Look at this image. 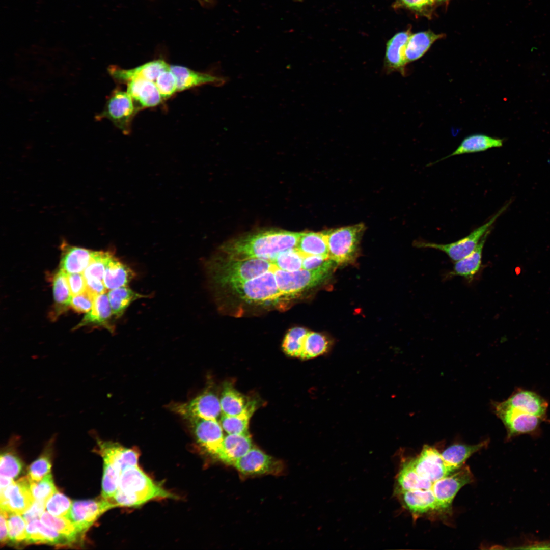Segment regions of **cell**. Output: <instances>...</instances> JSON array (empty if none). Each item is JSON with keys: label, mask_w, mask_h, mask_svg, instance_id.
Segmentation results:
<instances>
[{"label": "cell", "mask_w": 550, "mask_h": 550, "mask_svg": "<svg viewBox=\"0 0 550 550\" xmlns=\"http://www.w3.org/2000/svg\"><path fill=\"white\" fill-rule=\"evenodd\" d=\"M301 233L270 229L248 233L225 242L221 247L225 257L242 260H270L279 254L296 248Z\"/></svg>", "instance_id": "1"}, {"label": "cell", "mask_w": 550, "mask_h": 550, "mask_svg": "<svg viewBox=\"0 0 550 550\" xmlns=\"http://www.w3.org/2000/svg\"><path fill=\"white\" fill-rule=\"evenodd\" d=\"M508 205L503 207L487 222L474 230L466 236L456 241L447 244H439L420 239L414 241L413 245L417 248L438 250L445 253L451 260L457 261L475 250L484 235L491 230L492 226L506 209Z\"/></svg>", "instance_id": "5"}, {"label": "cell", "mask_w": 550, "mask_h": 550, "mask_svg": "<svg viewBox=\"0 0 550 550\" xmlns=\"http://www.w3.org/2000/svg\"><path fill=\"white\" fill-rule=\"evenodd\" d=\"M86 290L94 297L106 293L107 290L103 281L95 278L85 279Z\"/></svg>", "instance_id": "52"}, {"label": "cell", "mask_w": 550, "mask_h": 550, "mask_svg": "<svg viewBox=\"0 0 550 550\" xmlns=\"http://www.w3.org/2000/svg\"><path fill=\"white\" fill-rule=\"evenodd\" d=\"M406 460L419 477L433 485L436 481L458 470L448 464L435 448L427 445L423 446L416 457Z\"/></svg>", "instance_id": "10"}, {"label": "cell", "mask_w": 550, "mask_h": 550, "mask_svg": "<svg viewBox=\"0 0 550 550\" xmlns=\"http://www.w3.org/2000/svg\"><path fill=\"white\" fill-rule=\"evenodd\" d=\"M490 231L484 235L472 252L456 261L452 271L450 273L451 276H460L470 282L473 280L480 269L483 246Z\"/></svg>", "instance_id": "26"}, {"label": "cell", "mask_w": 550, "mask_h": 550, "mask_svg": "<svg viewBox=\"0 0 550 550\" xmlns=\"http://www.w3.org/2000/svg\"><path fill=\"white\" fill-rule=\"evenodd\" d=\"M253 448L249 434H228L224 436L217 458L233 465Z\"/></svg>", "instance_id": "23"}, {"label": "cell", "mask_w": 550, "mask_h": 550, "mask_svg": "<svg viewBox=\"0 0 550 550\" xmlns=\"http://www.w3.org/2000/svg\"><path fill=\"white\" fill-rule=\"evenodd\" d=\"M410 30L394 35L387 42L384 63L390 71H399L405 74V67L407 64L405 51L408 40L411 35Z\"/></svg>", "instance_id": "21"}, {"label": "cell", "mask_w": 550, "mask_h": 550, "mask_svg": "<svg viewBox=\"0 0 550 550\" xmlns=\"http://www.w3.org/2000/svg\"><path fill=\"white\" fill-rule=\"evenodd\" d=\"M139 110L127 91L115 89L97 119L106 118L124 133H129L133 118Z\"/></svg>", "instance_id": "7"}, {"label": "cell", "mask_w": 550, "mask_h": 550, "mask_svg": "<svg viewBox=\"0 0 550 550\" xmlns=\"http://www.w3.org/2000/svg\"><path fill=\"white\" fill-rule=\"evenodd\" d=\"M49 455L44 453L29 466L28 476L32 482H38L50 472L51 464Z\"/></svg>", "instance_id": "47"}, {"label": "cell", "mask_w": 550, "mask_h": 550, "mask_svg": "<svg viewBox=\"0 0 550 550\" xmlns=\"http://www.w3.org/2000/svg\"><path fill=\"white\" fill-rule=\"evenodd\" d=\"M60 269L67 273H83L91 260L94 251L69 245L63 241Z\"/></svg>", "instance_id": "22"}, {"label": "cell", "mask_w": 550, "mask_h": 550, "mask_svg": "<svg viewBox=\"0 0 550 550\" xmlns=\"http://www.w3.org/2000/svg\"><path fill=\"white\" fill-rule=\"evenodd\" d=\"M473 481V476L469 467L463 465L451 475L436 481L432 491L442 512L451 509L452 503L458 491Z\"/></svg>", "instance_id": "13"}, {"label": "cell", "mask_w": 550, "mask_h": 550, "mask_svg": "<svg viewBox=\"0 0 550 550\" xmlns=\"http://www.w3.org/2000/svg\"><path fill=\"white\" fill-rule=\"evenodd\" d=\"M22 465L20 459L10 452L2 453L0 456V474L14 478L20 473Z\"/></svg>", "instance_id": "45"}, {"label": "cell", "mask_w": 550, "mask_h": 550, "mask_svg": "<svg viewBox=\"0 0 550 550\" xmlns=\"http://www.w3.org/2000/svg\"><path fill=\"white\" fill-rule=\"evenodd\" d=\"M255 408H251L237 416L222 414L220 423L223 429L227 434H249V422Z\"/></svg>", "instance_id": "36"}, {"label": "cell", "mask_w": 550, "mask_h": 550, "mask_svg": "<svg viewBox=\"0 0 550 550\" xmlns=\"http://www.w3.org/2000/svg\"><path fill=\"white\" fill-rule=\"evenodd\" d=\"M305 256L296 248L285 251L269 260L280 269L291 272L302 269Z\"/></svg>", "instance_id": "39"}, {"label": "cell", "mask_w": 550, "mask_h": 550, "mask_svg": "<svg viewBox=\"0 0 550 550\" xmlns=\"http://www.w3.org/2000/svg\"><path fill=\"white\" fill-rule=\"evenodd\" d=\"M176 497L136 465L127 466L122 471L113 500L118 507H136L152 500Z\"/></svg>", "instance_id": "2"}, {"label": "cell", "mask_w": 550, "mask_h": 550, "mask_svg": "<svg viewBox=\"0 0 550 550\" xmlns=\"http://www.w3.org/2000/svg\"><path fill=\"white\" fill-rule=\"evenodd\" d=\"M233 465L246 475H278L284 470V465L280 460L253 447L245 455L237 460Z\"/></svg>", "instance_id": "15"}, {"label": "cell", "mask_w": 550, "mask_h": 550, "mask_svg": "<svg viewBox=\"0 0 550 550\" xmlns=\"http://www.w3.org/2000/svg\"><path fill=\"white\" fill-rule=\"evenodd\" d=\"M113 255L110 251H94L90 262L82 273L85 278L103 281L106 265Z\"/></svg>", "instance_id": "40"}, {"label": "cell", "mask_w": 550, "mask_h": 550, "mask_svg": "<svg viewBox=\"0 0 550 550\" xmlns=\"http://www.w3.org/2000/svg\"><path fill=\"white\" fill-rule=\"evenodd\" d=\"M35 501L31 490V481L28 476L1 490V509L7 512L23 514Z\"/></svg>", "instance_id": "14"}, {"label": "cell", "mask_w": 550, "mask_h": 550, "mask_svg": "<svg viewBox=\"0 0 550 550\" xmlns=\"http://www.w3.org/2000/svg\"><path fill=\"white\" fill-rule=\"evenodd\" d=\"M496 415L504 424L507 430V440L522 434L538 435L540 425L547 419L541 417L493 404Z\"/></svg>", "instance_id": "8"}, {"label": "cell", "mask_w": 550, "mask_h": 550, "mask_svg": "<svg viewBox=\"0 0 550 550\" xmlns=\"http://www.w3.org/2000/svg\"><path fill=\"white\" fill-rule=\"evenodd\" d=\"M503 144L502 139L494 138L483 134H475L465 138L460 144L451 154L436 161L446 159L452 156L485 151L492 148L501 147Z\"/></svg>", "instance_id": "28"}, {"label": "cell", "mask_w": 550, "mask_h": 550, "mask_svg": "<svg viewBox=\"0 0 550 550\" xmlns=\"http://www.w3.org/2000/svg\"><path fill=\"white\" fill-rule=\"evenodd\" d=\"M309 331L302 327H295L286 333L283 341L282 348L286 354L299 358L304 340Z\"/></svg>", "instance_id": "38"}, {"label": "cell", "mask_w": 550, "mask_h": 550, "mask_svg": "<svg viewBox=\"0 0 550 550\" xmlns=\"http://www.w3.org/2000/svg\"><path fill=\"white\" fill-rule=\"evenodd\" d=\"M95 297L86 290L79 294L72 296L70 306L78 313H88L92 309Z\"/></svg>", "instance_id": "48"}, {"label": "cell", "mask_w": 550, "mask_h": 550, "mask_svg": "<svg viewBox=\"0 0 550 550\" xmlns=\"http://www.w3.org/2000/svg\"><path fill=\"white\" fill-rule=\"evenodd\" d=\"M107 296L113 315L117 318L123 315L132 302L146 297L134 291L128 286L110 290L107 293Z\"/></svg>", "instance_id": "34"}, {"label": "cell", "mask_w": 550, "mask_h": 550, "mask_svg": "<svg viewBox=\"0 0 550 550\" xmlns=\"http://www.w3.org/2000/svg\"><path fill=\"white\" fill-rule=\"evenodd\" d=\"M444 37V34H435L430 31L411 34L405 48L407 63L421 58L436 40Z\"/></svg>", "instance_id": "30"}, {"label": "cell", "mask_w": 550, "mask_h": 550, "mask_svg": "<svg viewBox=\"0 0 550 550\" xmlns=\"http://www.w3.org/2000/svg\"><path fill=\"white\" fill-rule=\"evenodd\" d=\"M155 83L162 99L170 98L177 91L176 77L170 68L161 72Z\"/></svg>", "instance_id": "46"}, {"label": "cell", "mask_w": 550, "mask_h": 550, "mask_svg": "<svg viewBox=\"0 0 550 550\" xmlns=\"http://www.w3.org/2000/svg\"><path fill=\"white\" fill-rule=\"evenodd\" d=\"M118 507L112 499L75 501L66 516L74 526L78 533L87 531L104 512Z\"/></svg>", "instance_id": "11"}, {"label": "cell", "mask_w": 550, "mask_h": 550, "mask_svg": "<svg viewBox=\"0 0 550 550\" xmlns=\"http://www.w3.org/2000/svg\"><path fill=\"white\" fill-rule=\"evenodd\" d=\"M297 1H301V0H297Z\"/></svg>", "instance_id": "57"}, {"label": "cell", "mask_w": 550, "mask_h": 550, "mask_svg": "<svg viewBox=\"0 0 550 550\" xmlns=\"http://www.w3.org/2000/svg\"><path fill=\"white\" fill-rule=\"evenodd\" d=\"M99 452L103 459L102 497L113 499L124 469L123 455L125 447L118 443L97 439Z\"/></svg>", "instance_id": "6"}, {"label": "cell", "mask_w": 550, "mask_h": 550, "mask_svg": "<svg viewBox=\"0 0 550 550\" xmlns=\"http://www.w3.org/2000/svg\"><path fill=\"white\" fill-rule=\"evenodd\" d=\"M46 502L44 501H35L31 507L22 514L27 524L40 518L46 509Z\"/></svg>", "instance_id": "51"}, {"label": "cell", "mask_w": 550, "mask_h": 550, "mask_svg": "<svg viewBox=\"0 0 550 550\" xmlns=\"http://www.w3.org/2000/svg\"><path fill=\"white\" fill-rule=\"evenodd\" d=\"M365 228L358 224L325 231L329 258L338 265L354 260Z\"/></svg>", "instance_id": "4"}, {"label": "cell", "mask_w": 550, "mask_h": 550, "mask_svg": "<svg viewBox=\"0 0 550 550\" xmlns=\"http://www.w3.org/2000/svg\"><path fill=\"white\" fill-rule=\"evenodd\" d=\"M169 408L186 420L196 418L217 420L222 413L219 399L209 391L186 402L172 403Z\"/></svg>", "instance_id": "12"}, {"label": "cell", "mask_w": 550, "mask_h": 550, "mask_svg": "<svg viewBox=\"0 0 550 550\" xmlns=\"http://www.w3.org/2000/svg\"><path fill=\"white\" fill-rule=\"evenodd\" d=\"M112 315L107 293L99 294L95 298L92 309L74 329L86 325H94L104 326L112 331V326L109 322Z\"/></svg>", "instance_id": "25"}, {"label": "cell", "mask_w": 550, "mask_h": 550, "mask_svg": "<svg viewBox=\"0 0 550 550\" xmlns=\"http://www.w3.org/2000/svg\"><path fill=\"white\" fill-rule=\"evenodd\" d=\"M223 288L246 303L251 305H278L279 301H286L280 291L273 271H269L261 276L244 282L228 285Z\"/></svg>", "instance_id": "3"}, {"label": "cell", "mask_w": 550, "mask_h": 550, "mask_svg": "<svg viewBox=\"0 0 550 550\" xmlns=\"http://www.w3.org/2000/svg\"><path fill=\"white\" fill-rule=\"evenodd\" d=\"M67 280L72 296L79 294L86 291V282L83 273H67Z\"/></svg>", "instance_id": "50"}, {"label": "cell", "mask_w": 550, "mask_h": 550, "mask_svg": "<svg viewBox=\"0 0 550 550\" xmlns=\"http://www.w3.org/2000/svg\"><path fill=\"white\" fill-rule=\"evenodd\" d=\"M170 68V65L163 60L157 59L129 69L110 66L108 71L116 81L120 83L127 84L131 80L138 78L155 82L160 73Z\"/></svg>", "instance_id": "18"}, {"label": "cell", "mask_w": 550, "mask_h": 550, "mask_svg": "<svg viewBox=\"0 0 550 550\" xmlns=\"http://www.w3.org/2000/svg\"><path fill=\"white\" fill-rule=\"evenodd\" d=\"M40 519L44 525L65 536L71 543L76 540L79 533L66 517L53 516L47 511H44Z\"/></svg>", "instance_id": "37"}, {"label": "cell", "mask_w": 550, "mask_h": 550, "mask_svg": "<svg viewBox=\"0 0 550 550\" xmlns=\"http://www.w3.org/2000/svg\"><path fill=\"white\" fill-rule=\"evenodd\" d=\"M28 544L63 545L71 542L63 535L49 528L38 519L28 524L25 541Z\"/></svg>", "instance_id": "24"}, {"label": "cell", "mask_w": 550, "mask_h": 550, "mask_svg": "<svg viewBox=\"0 0 550 550\" xmlns=\"http://www.w3.org/2000/svg\"><path fill=\"white\" fill-rule=\"evenodd\" d=\"M331 342L324 335L309 331L304 340L299 358L309 359L326 353L329 349Z\"/></svg>", "instance_id": "35"}, {"label": "cell", "mask_w": 550, "mask_h": 550, "mask_svg": "<svg viewBox=\"0 0 550 550\" xmlns=\"http://www.w3.org/2000/svg\"><path fill=\"white\" fill-rule=\"evenodd\" d=\"M8 512L1 509L0 512V540L1 544H4L8 542V532L7 526Z\"/></svg>", "instance_id": "53"}, {"label": "cell", "mask_w": 550, "mask_h": 550, "mask_svg": "<svg viewBox=\"0 0 550 550\" xmlns=\"http://www.w3.org/2000/svg\"><path fill=\"white\" fill-rule=\"evenodd\" d=\"M200 1H202L203 2H204V3H210L212 1V0H200Z\"/></svg>", "instance_id": "56"}, {"label": "cell", "mask_w": 550, "mask_h": 550, "mask_svg": "<svg viewBox=\"0 0 550 550\" xmlns=\"http://www.w3.org/2000/svg\"><path fill=\"white\" fill-rule=\"evenodd\" d=\"M337 265L338 264L329 257L309 255L304 257L302 269L331 273Z\"/></svg>", "instance_id": "44"}, {"label": "cell", "mask_w": 550, "mask_h": 550, "mask_svg": "<svg viewBox=\"0 0 550 550\" xmlns=\"http://www.w3.org/2000/svg\"><path fill=\"white\" fill-rule=\"evenodd\" d=\"M488 443L486 440L473 445L454 444L441 453L442 457L448 464L458 470L472 455L485 447Z\"/></svg>", "instance_id": "31"}, {"label": "cell", "mask_w": 550, "mask_h": 550, "mask_svg": "<svg viewBox=\"0 0 550 550\" xmlns=\"http://www.w3.org/2000/svg\"><path fill=\"white\" fill-rule=\"evenodd\" d=\"M449 1V0H432V1H433V2H434V3H435V2H445V1Z\"/></svg>", "instance_id": "55"}, {"label": "cell", "mask_w": 550, "mask_h": 550, "mask_svg": "<svg viewBox=\"0 0 550 550\" xmlns=\"http://www.w3.org/2000/svg\"><path fill=\"white\" fill-rule=\"evenodd\" d=\"M331 274L304 269L291 272L281 270L277 273L276 278L280 291L289 300L298 294L321 284L330 277Z\"/></svg>", "instance_id": "9"}, {"label": "cell", "mask_w": 550, "mask_h": 550, "mask_svg": "<svg viewBox=\"0 0 550 550\" xmlns=\"http://www.w3.org/2000/svg\"><path fill=\"white\" fill-rule=\"evenodd\" d=\"M187 420L198 443L216 457L224 437L221 423L217 420L198 418Z\"/></svg>", "instance_id": "16"}, {"label": "cell", "mask_w": 550, "mask_h": 550, "mask_svg": "<svg viewBox=\"0 0 550 550\" xmlns=\"http://www.w3.org/2000/svg\"><path fill=\"white\" fill-rule=\"evenodd\" d=\"M498 403L502 406L547 419L548 403L545 399L534 391L518 389L506 400Z\"/></svg>", "instance_id": "17"}, {"label": "cell", "mask_w": 550, "mask_h": 550, "mask_svg": "<svg viewBox=\"0 0 550 550\" xmlns=\"http://www.w3.org/2000/svg\"><path fill=\"white\" fill-rule=\"evenodd\" d=\"M1 490H4L8 486L14 482L13 478L1 476Z\"/></svg>", "instance_id": "54"}, {"label": "cell", "mask_w": 550, "mask_h": 550, "mask_svg": "<svg viewBox=\"0 0 550 550\" xmlns=\"http://www.w3.org/2000/svg\"><path fill=\"white\" fill-rule=\"evenodd\" d=\"M219 400L222 413L227 416L239 415L255 407L253 402H250L230 383L224 385Z\"/></svg>", "instance_id": "29"}, {"label": "cell", "mask_w": 550, "mask_h": 550, "mask_svg": "<svg viewBox=\"0 0 550 550\" xmlns=\"http://www.w3.org/2000/svg\"><path fill=\"white\" fill-rule=\"evenodd\" d=\"M134 277V271L113 255L106 265L103 282L106 289L110 290L128 286Z\"/></svg>", "instance_id": "27"}, {"label": "cell", "mask_w": 550, "mask_h": 550, "mask_svg": "<svg viewBox=\"0 0 550 550\" xmlns=\"http://www.w3.org/2000/svg\"><path fill=\"white\" fill-rule=\"evenodd\" d=\"M170 69L176 77L177 91L207 84L220 86L226 82L223 77L196 71L184 66L170 65Z\"/></svg>", "instance_id": "19"}, {"label": "cell", "mask_w": 550, "mask_h": 550, "mask_svg": "<svg viewBox=\"0 0 550 550\" xmlns=\"http://www.w3.org/2000/svg\"><path fill=\"white\" fill-rule=\"evenodd\" d=\"M296 248L305 256L328 257V248L325 231L301 233Z\"/></svg>", "instance_id": "32"}, {"label": "cell", "mask_w": 550, "mask_h": 550, "mask_svg": "<svg viewBox=\"0 0 550 550\" xmlns=\"http://www.w3.org/2000/svg\"><path fill=\"white\" fill-rule=\"evenodd\" d=\"M7 526L9 540L13 543L25 541L27 522L21 514L8 512Z\"/></svg>", "instance_id": "41"}, {"label": "cell", "mask_w": 550, "mask_h": 550, "mask_svg": "<svg viewBox=\"0 0 550 550\" xmlns=\"http://www.w3.org/2000/svg\"><path fill=\"white\" fill-rule=\"evenodd\" d=\"M54 311L58 316L70 306L72 295L69 287L67 273L60 269L53 278Z\"/></svg>", "instance_id": "33"}, {"label": "cell", "mask_w": 550, "mask_h": 550, "mask_svg": "<svg viewBox=\"0 0 550 550\" xmlns=\"http://www.w3.org/2000/svg\"><path fill=\"white\" fill-rule=\"evenodd\" d=\"M31 485L32 494L35 500L46 503L49 499L58 491L53 483L50 473L38 482L31 481Z\"/></svg>", "instance_id": "42"}, {"label": "cell", "mask_w": 550, "mask_h": 550, "mask_svg": "<svg viewBox=\"0 0 550 550\" xmlns=\"http://www.w3.org/2000/svg\"><path fill=\"white\" fill-rule=\"evenodd\" d=\"M127 85L126 91L139 109L156 106L162 100L160 92L153 81L138 78L128 81Z\"/></svg>", "instance_id": "20"}, {"label": "cell", "mask_w": 550, "mask_h": 550, "mask_svg": "<svg viewBox=\"0 0 550 550\" xmlns=\"http://www.w3.org/2000/svg\"><path fill=\"white\" fill-rule=\"evenodd\" d=\"M432 0H396V6L403 7L417 12L425 13L431 8Z\"/></svg>", "instance_id": "49"}, {"label": "cell", "mask_w": 550, "mask_h": 550, "mask_svg": "<svg viewBox=\"0 0 550 550\" xmlns=\"http://www.w3.org/2000/svg\"><path fill=\"white\" fill-rule=\"evenodd\" d=\"M72 503L70 499L57 491L47 501L46 509L53 516L66 517L70 510Z\"/></svg>", "instance_id": "43"}]
</instances>
